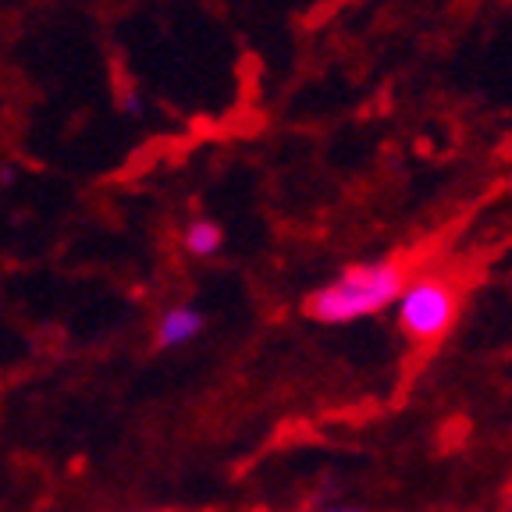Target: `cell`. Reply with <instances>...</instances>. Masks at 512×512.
<instances>
[{"instance_id":"1","label":"cell","mask_w":512,"mask_h":512,"mask_svg":"<svg viewBox=\"0 0 512 512\" xmlns=\"http://www.w3.org/2000/svg\"><path fill=\"white\" fill-rule=\"evenodd\" d=\"M406 288V271L395 260L360 264L338 274L331 285L317 288L306 303V313L320 324H349V320L370 317L399 299Z\"/></svg>"},{"instance_id":"2","label":"cell","mask_w":512,"mask_h":512,"mask_svg":"<svg viewBox=\"0 0 512 512\" xmlns=\"http://www.w3.org/2000/svg\"><path fill=\"white\" fill-rule=\"evenodd\" d=\"M456 313H459V292L441 274H420L395 299L399 328L406 331V338H413L420 345L438 342L456 324Z\"/></svg>"},{"instance_id":"3","label":"cell","mask_w":512,"mask_h":512,"mask_svg":"<svg viewBox=\"0 0 512 512\" xmlns=\"http://www.w3.org/2000/svg\"><path fill=\"white\" fill-rule=\"evenodd\" d=\"M203 313L196 306H171L164 317L157 320V345L160 349H178V345H189L192 338L203 331Z\"/></svg>"},{"instance_id":"4","label":"cell","mask_w":512,"mask_h":512,"mask_svg":"<svg viewBox=\"0 0 512 512\" xmlns=\"http://www.w3.org/2000/svg\"><path fill=\"white\" fill-rule=\"evenodd\" d=\"M182 242H185V249H189L192 256H214L217 249H221V242H224V232H221V224L200 217V221H192L189 228H185Z\"/></svg>"},{"instance_id":"5","label":"cell","mask_w":512,"mask_h":512,"mask_svg":"<svg viewBox=\"0 0 512 512\" xmlns=\"http://www.w3.org/2000/svg\"><path fill=\"white\" fill-rule=\"evenodd\" d=\"M328 512H363V509H328Z\"/></svg>"}]
</instances>
